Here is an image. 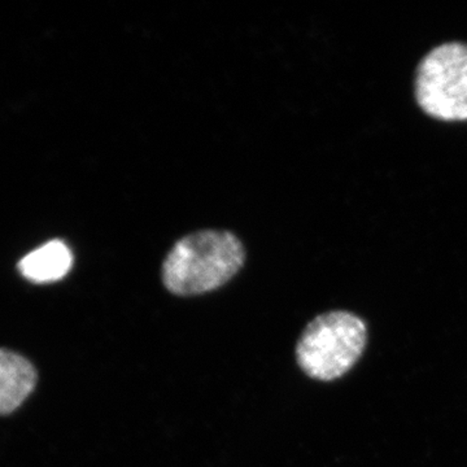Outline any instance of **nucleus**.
<instances>
[{"label": "nucleus", "mask_w": 467, "mask_h": 467, "mask_svg": "<svg viewBox=\"0 0 467 467\" xmlns=\"http://www.w3.org/2000/svg\"><path fill=\"white\" fill-rule=\"evenodd\" d=\"M414 98L436 121H467V43H441L420 58Z\"/></svg>", "instance_id": "7ed1b4c3"}, {"label": "nucleus", "mask_w": 467, "mask_h": 467, "mask_svg": "<svg viewBox=\"0 0 467 467\" xmlns=\"http://www.w3.org/2000/svg\"><path fill=\"white\" fill-rule=\"evenodd\" d=\"M367 340V326L358 316L342 310L325 313L301 334L297 364L313 379L330 382L355 367Z\"/></svg>", "instance_id": "f03ea898"}, {"label": "nucleus", "mask_w": 467, "mask_h": 467, "mask_svg": "<svg viewBox=\"0 0 467 467\" xmlns=\"http://www.w3.org/2000/svg\"><path fill=\"white\" fill-rule=\"evenodd\" d=\"M244 260V247L233 233H193L169 252L162 265V282L177 296L207 294L238 275Z\"/></svg>", "instance_id": "f257e3e1"}, {"label": "nucleus", "mask_w": 467, "mask_h": 467, "mask_svg": "<svg viewBox=\"0 0 467 467\" xmlns=\"http://www.w3.org/2000/svg\"><path fill=\"white\" fill-rule=\"evenodd\" d=\"M36 368L23 356L0 349V414L16 410L36 389Z\"/></svg>", "instance_id": "20e7f679"}, {"label": "nucleus", "mask_w": 467, "mask_h": 467, "mask_svg": "<svg viewBox=\"0 0 467 467\" xmlns=\"http://www.w3.org/2000/svg\"><path fill=\"white\" fill-rule=\"evenodd\" d=\"M73 254L66 243L51 241L26 254L18 264L21 275L34 284H50L72 269Z\"/></svg>", "instance_id": "39448f33"}]
</instances>
